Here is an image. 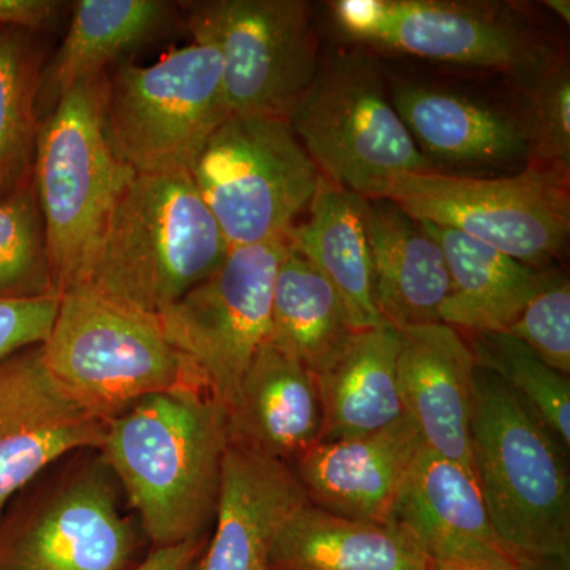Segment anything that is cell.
<instances>
[{"label":"cell","instance_id":"obj_1","mask_svg":"<svg viewBox=\"0 0 570 570\" xmlns=\"http://www.w3.org/2000/svg\"><path fill=\"white\" fill-rule=\"evenodd\" d=\"M99 450L151 549L209 535L223 487L227 414L208 389L142 397L108 420Z\"/></svg>","mask_w":570,"mask_h":570},{"label":"cell","instance_id":"obj_2","mask_svg":"<svg viewBox=\"0 0 570 570\" xmlns=\"http://www.w3.org/2000/svg\"><path fill=\"white\" fill-rule=\"evenodd\" d=\"M471 455L491 523L513 564L570 570L568 450L497 374L479 366Z\"/></svg>","mask_w":570,"mask_h":570},{"label":"cell","instance_id":"obj_3","mask_svg":"<svg viewBox=\"0 0 570 570\" xmlns=\"http://www.w3.org/2000/svg\"><path fill=\"white\" fill-rule=\"evenodd\" d=\"M228 250L190 174L135 175L73 288L159 317L212 276Z\"/></svg>","mask_w":570,"mask_h":570},{"label":"cell","instance_id":"obj_4","mask_svg":"<svg viewBox=\"0 0 570 570\" xmlns=\"http://www.w3.org/2000/svg\"><path fill=\"white\" fill-rule=\"evenodd\" d=\"M149 550L99 449L55 461L0 509V570H134Z\"/></svg>","mask_w":570,"mask_h":570},{"label":"cell","instance_id":"obj_5","mask_svg":"<svg viewBox=\"0 0 570 570\" xmlns=\"http://www.w3.org/2000/svg\"><path fill=\"white\" fill-rule=\"evenodd\" d=\"M102 77L59 94L37 132L32 176L59 294L77 285L116 202L137 175L108 135Z\"/></svg>","mask_w":570,"mask_h":570},{"label":"cell","instance_id":"obj_6","mask_svg":"<svg viewBox=\"0 0 570 570\" xmlns=\"http://www.w3.org/2000/svg\"><path fill=\"white\" fill-rule=\"evenodd\" d=\"M40 351L59 389L105 423L142 397L206 389L193 366L168 343L156 317L88 288L61 294L50 335Z\"/></svg>","mask_w":570,"mask_h":570},{"label":"cell","instance_id":"obj_7","mask_svg":"<svg viewBox=\"0 0 570 570\" xmlns=\"http://www.w3.org/2000/svg\"><path fill=\"white\" fill-rule=\"evenodd\" d=\"M102 105L112 146L137 175L190 174L232 115L223 58L204 39L151 66L124 62L105 71Z\"/></svg>","mask_w":570,"mask_h":570},{"label":"cell","instance_id":"obj_8","mask_svg":"<svg viewBox=\"0 0 570 570\" xmlns=\"http://www.w3.org/2000/svg\"><path fill=\"white\" fill-rule=\"evenodd\" d=\"M288 124L318 174L366 200L385 198L396 176L438 170L401 121L381 66L365 50L321 62Z\"/></svg>","mask_w":570,"mask_h":570},{"label":"cell","instance_id":"obj_9","mask_svg":"<svg viewBox=\"0 0 570 570\" xmlns=\"http://www.w3.org/2000/svg\"><path fill=\"white\" fill-rule=\"evenodd\" d=\"M385 198L420 223L453 228L540 272L570 234V168L560 165L527 164L520 174L497 178L401 175Z\"/></svg>","mask_w":570,"mask_h":570},{"label":"cell","instance_id":"obj_10","mask_svg":"<svg viewBox=\"0 0 570 570\" xmlns=\"http://www.w3.org/2000/svg\"><path fill=\"white\" fill-rule=\"evenodd\" d=\"M318 175L287 119L258 115L228 116L190 170L230 249L285 238Z\"/></svg>","mask_w":570,"mask_h":570},{"label":"cell","instance_id":"obj_11","mask_svg":"<svg viewBox=\"0 0 570 570\" xmlns=\"http://www.w3.org/2000/svg\"><path fill=\"white\" fill-rule=\"evenodd\" d=\"M330 9L348 39L428 59L530 80L554 59L515 9L461 0H337Z\"/></svg>","mask_w":570,"mask_h":570},{"label":"cell","instance_id":"obj_12","mask_svg":"<svg viewBox=\"0 0 570 570\" xmlns=\"http://www.w3.org/2000/svg\"><path fill=\"white\" fill-rule=\"evenodd\" d=\"M194 39L220 52L232 115L287 119L316 78L318 36L305 0L181 3Z\"/></svg>","mask_w":570,"mask_h":570},{"label":"cell","instance_id":"obj_13","mask_svg":"<svg viewBox=\"0 0 570 570\" xmlns=\"http://www.w3.org/2000/svg\"><path fill=\"white\" fill-rule=\"evenodd\" d=\"M287 236L232 247L224 264L157 318L164 336L225 409L269 340L273 287Z\"/></svg>","mask_w":570,"mask_h":570},{"label":"cell","instance_id":"obj_14","mask_svg":"<svg viewBox=\"0 0 570 570\" xmlns=\"http://www.w3.org/2000/svg\"><path fill=\"white\" fill-rule=\"evenodd\" d=\"M105 425L52 381L40 346L0 360V509L55 461L100 449Z\"/></svg>","mask_w":570,"mask_h":570},{"label":"cell","instance_id":"obj_15","mask_svg":"<svg viewBox=\"0 0 570 570\" xmlns=\"http://www.w3.org/2000/svg\"><path fill=\"white\" fill-rule=\"evenodd\" d=\"M392 521L414 535L431 561L515 566L491 523L474 469L425 448L409 468Z\"/></svg>","mask_w":570,"mask_h":570},{"label":"cell","instance_id":"obj_16","mask_svg":"<svg viewBox=\"0 0 570 570\" xmlns=\"http://www.w3.org/2000/svg\"><path fill=\"white\" fill-rule=\"evenodd\" d=\"M475 367L466 337L453 326L441 322L401 332L397 384L404 415L423 448L471 469Z\"/></svg>","mask_w":570,"mask_h":570},{"label":"cell","instance_id":"obj_17","mask_svg":"<svg viewBox=\"0 0 570 570\" xmlns=\"http://www.w3.org/2000/svg\"><path fill=\"white\" fill-rule=\"evenodd\" d=\"M422 448L404 415L366 436L318 442L292 471L309 504L347 519L393 523L397 493Z\"/></svg>","mask_w":570,"mask_h":570},{"label":"cell","instance_id":"obj_18","mask_svg":"<svg viewBox=\"0 0 570 570\" xmlns=\"http://www.w3.org/2000/svg\"><path fill=\"white\" fill-rule=\"evenodd\" d=\"M322 428L316 374L266 341L227 411V445L292 468L321 442Z\"/></svg>","mask_w":570,"mask_h":570},{"label":"cell","instance_id":"obj_19","mask_svg":"<svg viewBox=\"0 0 570 570\" xmlns=\"http://www.w3.org/2000/svg\"><path fill=\"white\" fill-rule=\"evenodd\" d=\"M306 502L291 466L227 445L219 508L195 570H266L277 532Z\"/></svg>","mask_w":570,"mask_h":570},{"label":"cell","instance_id":"obj_20","mask_svg":"<svg viewBox=\"0 0 570 570\" xmlns=\"http://www.w3.org/2000/svg\"><path fill=\"white\" fill-rule=\"evenodd\" d=\"M392 102L420 153L439 171L442 167L530 163V140L521 115L414 82H395Z\"/></svg>","mask_w":570,"mask_h":570},{"label":"cell","instance_id":"obj_21","mask_svg":"<svg viewBox=\"0 0 570 570\" xmlns=\"http://www.w3.org/2000/svg\"><path fill=\"white\" fill-rule=\"evenodd\" d=\"M365 217L382 321L400 332L441 324L450 276L436 239L387 198L366 200Z\"/></svg>","mask_w":570,"mask_h":570},{"label":"cell","instance_id":"obj_22","mask_svg":"<svg viewBox=\"0 0 570 570\" xmlns=\"http://www.w3.org/2000/svg\"><path fill=\"white\" fill-rule=\"evenodd\" d=\"M431 560L396 523L335 515L306 502L277 532L266 570H428Z\"/></svg>","mask_w":570,"mask_h":570},{"label":"cell","instance_id":"obj_23","mask_svg":"<svg viewBox=\"0 0 570 570\" xmlns=\"http://www.w3.org/2000/svg\"><path fill=\"white\" fill-rule=\"evenodd\" d=\"M366 198L318 175L305 223L288 230L287 243L343 298L355 332L385 324L374 298L373 257L366 232Z\"/></svg>","mask_w":570,"mask_h":570},{"label":"cell","instance_id":"obj_24","mask_svg":"<svg viewBox=\"0 0 570 570\" xmlns=\"http://www.w3.org/2000/svg\"><path fill=\"white\" fill-rule=\"evenodd\" d=\"M444 253L450 292L441 322L466 333L508 332L554 272L532 268L475 239L422 223Z\"/></svg>","mask_w":570,"mask_h":570},{"label":"cell","instance_id":"obj_25","mask_svg":"<svg viewBox=\"0 0 570 570\" xmlns=\"http://www.w3.org/2000/svg\"><path fill=\"white\" fill-rule=\"evenodd\" d=\"M400 351L401 332L395 326L362 330L317 374L324 412L321 442L366 436L404 417L397 384Z\"/></svg>","mask_w":570,"mask_h":570},{"label":"cell","instance_id":"obj_26","mask_svg":"<svg viewBox=\"0 0 570 570\" xmlns=\"http://www.w3.org/2000/svg\"><path fill=\"white\" fill-rule=\"evenodd\" d=\"M176 3L165 0H80L69 31L47 71V86L58 97L82 80L99 77L126 52L170 31Z\"/></svg>","mask_w":570,"mask_h":570},{"label":"cell","instance_id":"obj_27","mask_svg":"<svg viewBox=\"0 0 570 570\" xmlns=\"http://www.w3.org/2000/svg\"><path fill=\"white\" fill-rule=\"evenodd\" d=\"M355 333L336 288L288 246L273 287L269 343L317 376L343 354Z\"/></svg>","mask_w":570,"mask_h":570},{"label":"cell","instance_id":"obj_28","mask_svg":"<svg viewBox=\"0 0 570 570\" xmlns=\"http://www.w3.org/2000/svg\"><path fill=\"white\" fill-rule=\"evenodd\" d=\"M33 32L0 28V197L32 175L41 56Z\"/></svg>","mask_w":570,"mask_h":570},{"label":"cell","instance_id":"obj_29","mask_svg":"<svg viewBox=\"0 0 570 570\" xmlns=\"http://www.w3.org/2000/svg\"><path fill=\"white\" fill-rule=\"evenodd\" d=\"M475 365L497 374L570 448V379L543 363L530 347L505 332L466 333Z\"/></svg>","mask_w":570,"mask_h":570},{"label":"cell","instance_id":"obj_30","mask_svg":"<svg viewBox=\"0 0 570 570\" xmlns=\"http://www.w3.org/2000/svg\"><path fill=\"white\" fill-rule=\"evenodd\" d=\"M61 295L52 279L33 176L0 197V298Z\"/></svg>","mask_w":570,"mask_h":570},{"label":"cell","instance_id":"obj_31","mask_svg":"<svg viewBox=\"0 0 570 570\" xmlns=\"http://www.w3.org/2000/svg\"><path fill=\"white\" fill-rule=\"evenodd\" d=\"M527 92L523 118L530 140V163L570 168V71L560 58L551 59L520 82Z\"/></svg>","mask_w":570,"mask_h":570},{"label":"cell","instance_id":"obj_32","mask_svg":"<svg viewBox=\"0 0 570 570\" xmlns=\"http://www.w3.org/2000/svg\"><path fill=\"white\" fill-rule=\"evenodd\" d=\"M509 335L553 367L570 376V284L568 276L553 273L549 283L532 296L520 316L509 326Z\"/></svg>","mask_w":570,"mask_h":570},{"label":"cell","instance_id":"obj_33","mask_svg":"<svg viewBox=\"0 0 570 570\" xmlns=\"http://www.w3.org/2000/svg\"><path fill=\"white\" fill-rule=\"evenodd\" d=\"M61 295L31 299L0 298V360L41 346L50 335Z\"/></svg>","mask_w":570,"mask_h":570},{"label":"cell","instance_id":"obj_34","mask_svg":"<svg viewBox=\"0 0 570 570\" xmlns=\"http://www.w3.org/2000/svg\"><path fill=\"white\" fill-rule=\"evenodd\" d=\"M62 6L56 0H0V28L41 32L58 20Z\"/></svg>","mask_w":570,"mask_h":570},{"label":"cell","instance_id":"obj_35","mask_svg":"<svg viewBox=\"0 0 570 570\" xmlns=\"http://www.w3.org/2000/svg\"><path fill=\"white\" fill-rule=\"evenodd\" d=\"M208 539L209 535H206L176 546L151 549L134 570H195Z\"/></svg>","mask_w":570,"mask_h":570},{"label":"cell","instance_id":"obj_36","mask_svg":"<svg viewBox=\"0 0 570 570\" xmlns=\"http://www.w3.org/2000/svg\"><path fill=\"white\" fill-rule=\"evenodd\" d=\"M428 570H519L515 566L483 564V562H439L431 561Z\"/></svg>","mask_w":570,"mask_h":570},{"label":"cell","instance_id":"obj_37","mask_svg":"<svg viewBox=\"0 0 570 570\" xmlns=\"http://www.w3.org/2000/svg\"><path fill=\"white\" fill-rule=\"evenodd\" d=\"M546 6L549 7L553 13H557L566 24L570 22V2L569 0H547Z\"/></svg>","mask_w":570,"mask_h":570}]
</instances>
